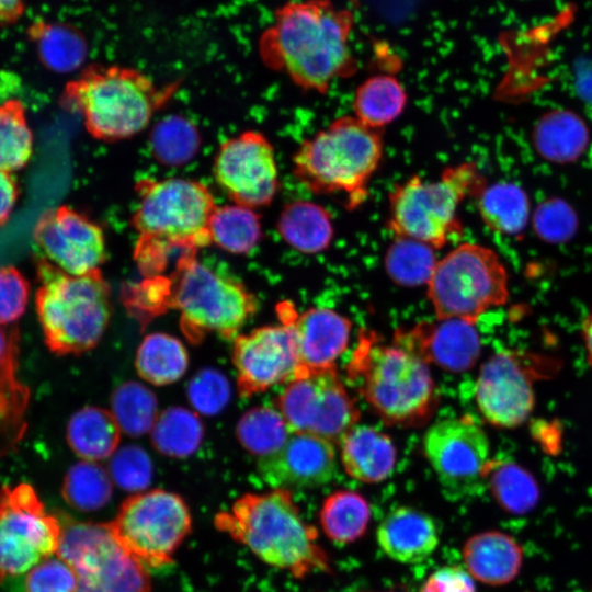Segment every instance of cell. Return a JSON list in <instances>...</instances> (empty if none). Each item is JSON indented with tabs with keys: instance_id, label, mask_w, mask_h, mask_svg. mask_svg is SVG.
Masks as SVG:
<instances>
[{
	"instance_id": "cell-34",
	"label": "cell",
	"mask_w": 592,
	"mask_h": 592,
	"mask_svg": "<svg viewBox=\"0 0 592 592\" xmlns=\"http://www.w3.org/2000/svg\"><path fill=\"white\" fill-rule=\"evenodd\" d=\"M189 365L187 352L180 340L166 333L148 334L136 353L138 374L155 385L180 379Z\"/></svg>"
},
{
	"instance_id": "cell-2",
	"label": "cell",
	"mask_w": 592,
	"mask_h": 592,
	"mask_svg": "<svg viewBox=\"0 0 592 592\" xmlns=\"http://www.w3.org/2000/svg\"><path fill=\"white\" fill-rule=\"evenodd\" d=\"M132 225L138 237L135 260L146 276H157L169 259L197 254L212 243L210 221L218 207L202 182L183 179H143Z\"/></svg>"
},
{
	"instance_id": "cell-45",
	"label": "cell",
	"mask_w": 592,
	"mask_h": 592,
	"mask_svg": "<svg viewBox=\"0 0 592 592\" xmlns=\"http://www.w3.org/2000/svg\"><path fill=\"white\" fill-rule=\"evenodd\" d=\"M109 467L111 479L122 489L139 491L151 481L150 457L138 446L128 445L115 451Z\"/></svg>"
},
{
	"instance_id": "cell-6",
	"label": "cell",
	"mask_w": 592,
	"mask_h": 592,
	"mask_svg": "<svg viewBox=\"0 0 592 592\" xmlns=\"http://www.w3.org/2000/svg\"><path fill=\"white\" fill-rule=\"evenodd\" d=\"M349 379L374 411L391 424L412 425L434 409L436 390L428 364L398 344L364 334L348 365Z\"/></svg>"
},
{
	"instance_id": "cell-35",
	"label": "cell",
	"mask_w": 592,
	"mask_h": 592,
	"mask_svg": "<svg viewBox=\"0 0 592 592\" xmlns=\"http://www.w3.org/2000/svg\"><path fill=\"white\" fill-rule=\"evenodd\" d=\"M371 509L360 493L339 490L322 503L320 523L325 534L337 544L355 542L366 532Z\"/></svg>"
},
{
	"instance_id": "cell-29",
	"label": "cell",
	"mask_w": 592,
	"mask_h": 592,
	"mask_svg": "<svg viewBox=\"0 0 592 592\" xmlns=\"http://www.w3.org/2000/svg\"><path fill=\"white\" fill-rule=\"evenodd\" d=\"M475 198L479 216L491 231L522 237L531 216V202L524 189L514 182L499 181L486 184Z\"/></svg>"
},
{
	"instance_id": "cell-3",
	"label": "cell",
	"mask_w": 592,
	"mask_h": 592,
	"mask_svg": "<svg viewBox=\"0 0 592 592\" xmlns=\"http://www.w3.org/2000/svg\"><path fill=\"white\" fill-rule=\"evenodd\" d=\"M214 525L266 565L295 578L330 571L316 528L304 521L288 489L246 493L229 510L218 512Z\"/></svg>"
},
{
	"instance_id": "cell-19",
	"label": "cell",
	"mask_w": 592,
	"mask_h": 592,
	"mask_svg": "<svg viewBox=\"0 0 592 592\" xmlns=\"http://www.w3.org/2000/svg\"><path fill=\"white\" fill-rule=\"evenodd\" d=\"M476 402L492 425L513 429L533 411V382L522 361L512 352L490 356L481 366L476 384Z\"/></svg>"
},
{
	"instance_id": "cell-36",
	"label": "cell",
	"mask_w": 592,
	"mask_h": 592,
	"mask_svg": "<svg viewBox=\"0 0 592 592\" xmlns=\"http://www.w3.org/2000/svg\"><path fill=\"white\" fill-rule=\"evenodd\" d=\"M210 239L220 249L246 254L262 238L260 215L252 208L232 204L217 207L210 221Z\"/></svg>"
},
{
	"instance_id": "cell-5",
	"label": "cell",
	"mask_w": 592,
	"mask_h": 592,
	"mask_svg": "<svg viewBox=\"0 0 592 592\" xmlns=\"http://www.w3.org/2000/svg\"><path fill=\"white\" fill-rule=\"evenodd\" d=\"M171 95L144 72L117 65H93L69 81L62 101L83 118L87 132L103 141L140 133Z\"/></svg>"
},
{
	"instance_id": "cell-26",
	"label": "cell",
	"mask_w": 592,
	"mask_h": 592,
	"mask_svg": "<svg viewBox=\"0 0 592 592\" xmlns=\"http://www.w3.org/2000/svg\"><path fill=\"white\" fill-rule=\"evenodd\" d=\"M340 449L345 473L363 482L385 480L396 464V447L391 439L368 425L352 426L342 436Z\"/></svg>"
},
{
	"instance_id": "cell-9",
	"label": "cell",
	"mask_w": 592,
	"mask_h": 592,
	"mask_svg": "<svg viewBox=\"0 0 592 592\" xmlns=\"http://www.w3.org/2000/svg\"><path fill=\"white\" fill-rule=\"evenodd\" d=\"M162 303L181 312L186 335L197 341L206 332L232 338L255 311L252 294L237 280L185 255L169 278H160Z\"/></svg>"
},
{
	"instance_id": "cell-40",
	"label": "cell",
	"mask_w": 592,
	"mask_h": 592,
	"mask_svg": "<svg viewBox=\"0 0 592 592\" xmlns=\"http://www.w3.org/2000/svg\"><path fill=\"white\" fill-rule=\"evenodd\" d=\"M111 409L119 430L130 436L151 431L158 418L156 396L136 382L124 383L115 389Z\"/></svg>"
},
{
	"instance_id": "cell-1",
	"label": "cell",
	"mask_w": 592,
	"mask_h": 592,
	"mask_svg": "<svg viewBox=\"0 0 592 592\" xmlns=\"http://www.w3.org/2000/svg\"><path fill=\"white\" fill-rule=\"evenodd\" d=\"M355 18L333 0H291L274 12L259 38L263 64L305 91L325 94L358 70L350 44Z\"/></svg>"
},
{
	"instance_id": "cell-21",
	"label": "cell",
	"mask_w": 592,
	"mask_h": 592,
	"mask_svg": "<svg viewBox=\"0 0 592 592\" xmlns=\"http://www.w3.org/2000/svg\"><path fill=\"white\" fill-rule=\"evenodd\" d=\"M396 344L421 357L426 364L460 373L477 362L481 345L475 323L463 319L421 322L408 331L398 330Z\"/></svg>"
},
{
	"instance_id": "cell-48",
	"label": "cell",
	"mask_w": 592,
	"mask_h": 592,
	"mask_svg": "<svg viewBox=\"0 0 592 592\" xmlns=\"http://www.w3.org/2000/svg\"><path fill=\"white\" fill-rule=\"evenodd\" d=\"M29 294V283L18 269L0 267V326H9L24 314Z\"/></svg>"
},
{
	"instance_id": "cell-15",
	"label": "cell",
	"mask_w": 592,
	"mask_h": 592,
	"mask_svg": "<svg viewBox=\"0 0 592 592\" xmlns=\"http://www.w3.org/2000/svg\"><path fill=\"white\" fill-rule=\"evenodd\" d=\"M277 407L292 433L312 434L331 443L340 442L360 415L334 367L291 380Z\"/></svg>"
},
{
	"instance_id": "cell-14",
	"label": "cell",
	"mask_w": 592,
	"mask_h": 592,
	"mask_svg": "<svg viewBox=\"0 0 592 592\" xmlns=\"http://www.w3.org/2000/svg\"><path fill=\"white\" fill-rule=\"evenodd\" d=\"M423 452L443 494L460 500L478 494L490 462V443L485 430L470 415L445 419L428 429Z\"/></svg>"
},
{
	"instance_id": "cell-49",
	"label": "cell",
	"mask_w": 592,
	"mask_h": 592,
	"mask_svg": "<svg viewBox=\"0 0 592 592\" xmlns=\"http://www.w3.org/2000/svg\"><path fill=\"white\" fill-rule=\"evenodd\" d=\"M420 592H476L471 576L462 567L447 566L434 571Z\"/></svg>"
},
{
	"instance_id": "cell-13",
	"label": "cell",
	"mask_w": 592,
	"mask_h": 592,
	"mask_svg": "<svg viewBox=\"0 0 592 592\" xmlns=\"http://www.w3.org/2000/svg\"><path fill=\"white\" fill-rule=\"evenodd\" d=\"M61 523L25 482L0 488V583L56 555Z\"/></svg>"
},
{
	"instance_id": "cell-17",
	"label": "cell",
	"mask_w": 592,
	"mask_h": 592,
	"mask_svg": "<svg viewBox=\"0 0 592 592\" xmlns=\"http://www.w3.org/2000/svg\"><path fill=\"white\" fill-rule=\"evenodd\" d=\"M281 325L257 328L239 335L234 344L232 360L239 390L243 396L295 379L303 374L293 312L284 305Z\"/></svg>"
},
{
	"instance_id": "cell-28",
	"label": "cell",
	"mask_w": 592,
	"mask_h": 592,
	"mask_svg": "<svg viewBox=\"0 0 592 592\" xmlns=\"http://www.w3.org/2000/svg\"><path fill=\"white\" fill-rule=\"evenodd\" d=\"M276 229L287 244L306 254L326 251L334 236L330 212L322 205L306 200H296L284 205Z\"/></svg>"
},
{
	"instance_id": "cell-44",
	"label": "cell",
	"mask_w": 592,
	"mask_h": 592,
	"mask_svg": "<svg viewBox=\"0 0 592 592\" xmlns=\"http://www.w3.org/2000/svg\"><path fill=\"white\" fill-rule=\"evenodd\" d=\"M535 235L547 243L570 241L579 227L574 208L561 197H550L536 206L532 214Z\"/></svg>"
},
{
	"instance_id": "cell-7",
	"label": "cell",
	"mask_w": 592,
	"mask_h": 592,
	"mask_svg": "<svg viewBox=\"0 0 592 592\" xmlns=\"http://www.w3.org/2000/svg\"><path fill=\"white\" fill-rule=\"evenodd\" d=\"M37 276L35 308L48 349L57 355L92 349L111 316L109 285L101 270L70 275L43 258Z\"/></svg>"
},
{
	"instance_id": "cell-42",
	"label": "cell",
	"mask_w": 592,
	"mask_h": 592,
	"mask_svg": "<svg viewBox=\"0 0 592 592\" xmlns=\"http://www.w3.org/2000/svg\"><path fill=\"white\" fill-rule=\"evenodd\" d=\"M196 126L183 116L170 115L156 124L150 134L152 156L162 164L181 166L198 151Z\"/></svg>"
},
{
	"instance_id": "cell-11",
	"label": "cell",
	"mask_w": 592,
	"mask_h": 592,
	"mask_svg": "<svg viewBox=\"0 0 592 592\" xmlns=\"http://www.w3.org/2000/svg\"><path fill=\"white\" fill-rule=\"evenodd\" d=\"M116 543L145 567L170 565L192 530V516L178 494L155 489L127 498L111 522Z\"/></svg>"
},
{
	"instance_id": "cell-16",
	"label": "cell",
	"mask_w": 592,
	"mask_h": 592,
	"mask_svg": "<svg viewBox=\"0 0 592 592\" xmlns=\"http://www.w3.org/2000/svg\"><path fill=\"white\" fill-rule=\"evenodd\" d=\"M214 175L234 204L252 209L270 205L280 189L274 148L255 130L243 132L220 145Z\"/></svg>"
},
{
	"instance_id": "cell-27",
	"label": "cell",
	"mask_w": 592,
	"mask_h": 592,
	"mask_svg": "<svg viewBox=\"0 0 592 592\" xmlns=\"http://www.w3.org/2000/svg\"><path fill=\"white\" fill-rule=\"evenodd\" d=\"M535 151L544 160L556 164L577 161L590 143V130L584 119L568 109L544 113L531 134Z\"/></svg>"
},
{
	"instance_id": "cell-38",
	"label": "cell",
	"mask_w": 592,
	"mask_h": 592,
	"mask_svg": "<svg viewBox=\"0 0 592 592\" xmlns=\"http://www.w3.org/2000/svg\"><path fill=\"white\" fill-rule=\"evenodd\" d=\"M203 425L197 415L182 407L166 409L151 429L155 447L172 457H187L200 446Z\"/></svg>"
},
{
	"instance_id": "cell-51",
	"label": "cell",
	"mask_w": 592,
	"mask_h": 592,
	"mask_svg": "<svg viewBox=\"0 0 592 592\" xmlns=\"http://www.w3.org/2000/svg\"><path fill=\"white\" fill-rule=\"evenodd\" d=\"M23 0H0V24L11 23L23 13Z\"/></svg>"
},
{
	"instance_id": "cell-24",
	"label": "cell",
	"mask_w": 592,
	"mask_h": 592,
	"mask_svg": "<svg viewBox=\"0 0 592 592\" xmlns=\"http://www.w3.org/2000/svg\"><path fill=\"white\" fill-rule=\"evenodd\" d=\"M440 540L436 522L429 514L408 506L389 513L377 530V542L391 559L415 563L428 558Z\"/></svg>"
},
{
	"instance_id": "cell-43",
	"label": "cell",
	"mask_w": 592,
	"mask_h": 592,
	"mask_svg": "<svg viewBox=\"0 0 592 592\" xmlns=\"http://www.w3.org/2000/svg\"><path fill=\"white\" fill-rule=\"evenodd\" d=\"M33 136L23 104L9 100L0 104V172L23 168L32 156Z\"/></svg>"
},
{
	"instance_id": "cell-33",
	"label": "cell",
	"mask_w": 592,
	"mask_h": 592,
	"mask_svg": "<svg viewBox=\"0 0 592 592\" xmlns=\"http://www.w3.org/2000/svg\"><path fill=\"white\" fill-rule=\"evenodd\" d=\"M487 485L497 503L508 513L523 515L539 500V488L530 471L504 459H490L486 473Z\"/></svg>"
},
{
	"instance_id": "cell-46",
	"label": "cell",
	"mask_w": 592,
	"mask_h": 592,
	"mask_svg": "<svg viewBox=\"0 0 592 592\" xmlns=\"http://www.w3.org/2000/svg\"><path fill=\"white\" fill-rule=\"evenodd\" d=\"M187 397L198 412L214 415L229 401L230 386L227 378L215 369L198 372L187 385Z\"/></svg>"
},
{
	"instance_id": "cell-23",
	"label": "cell",
	"mask_w": 592,
	"mask_h": 592,
	"mask_svg": "<svg viewBox=\"0 0 592 592\" xmlns=\"http://www.w3.org/2000/svg\"><path fill=\"white\" fill-rule=\"evenodd\" d=\"M19 330L0 326V458L13 452L26 428L30 388L18 376Z\"/></svg>"
},
{
	"instance_id": "cell-4",
	"label": "cell",
	"mask_w": 592,
	"mask_h": 592,
	"mask_svg": "<svg viewBox=\"0 0 592 592\" xmlns=\"http://www.w3.org/2000/svg\"><path fill=\"white\" fill-rule=\"evenodd\" d=\"M383 155L382 130L344 115L301 141L293 155V174L314 194L342 195L353 210L366 201Z\"/></svg>"
},
{
	"instance_id": "cell-20",
	"label": "cell",
	"mask_w": 592,
	"mask_h": 592,
	"mask_svg": "<svg viewBox=\"0 0 592 592\" xmlns=\"http://www.w3.org/2000/svg\"><path fill=\"white\" fill-rule=\"evenodd\" d=\"M262 478L275 488H316L335 473L333 443L307 433H292L274 454L259 463Z\"/></svg>"
},
{
	"instance_id": "cell-50",
	"label": "cell",
	"mask_w": 592,
	"mask_h": 592,
	"mask_svg": "<svg viewBox=\"0 0 592 592\" xmlns=\"http://www.w3.org/2000/svg\"><path fill=\"white\" fill-rule=\"evenodd\" d=\"M19 196V187L11 173L0 172V226L10 217Z\"/></svg>"
},
{
	"instance_id": "cell-39",
	"label": "cell",
	"mask_w": 592,
	"mask_h": 592,
	"mask_svg": "<svg viewBox=\"0 0 592 592\" xmlns=\"http://www.w3.org/2000/svg\"><path fill=\"white\" fill-rule=\"evenodd\" d=\"M236 432L247 451L262 457L276 453L292 434L280 410L267 406L246 412Z\"/></svg>"
},
{
	"instance_id": "cell-41",
	"label": "cell",
	"mask_w": 592,
	"mask_h": 592,
	"mask_svg": "<svg viewBox=\"0 0 592 592\" xmlns=\"http://www.w3.org/2000/svg\"><path fill=\"white\" fill-rule=\"evenodd\" d=\"M112 479L109 473L95 462L81 460L69 468L61 494L66 502L80 511H95L103 508L112 497Z\"/></svg>"
},
{
	"instance_id": "cell-47",
	"label": "cell",
	"mask_w": 592,
	"mask_h": 592,
	"mask_svg": "<svg viewBox=\"0 0 592 592\" xmlns=\"http://www.w3.org/2000/svg\"><path fill=\"white\" fill-rule=\"evenodd\" d=\"M25 592H77L73 568L54 555L33 567L25 578Z\"/></svg>"
},
{
	"instance_id": "cell-37",
	"label": "cell",
	"mask_w": 592,
	"mask_h": 592,
	"mask_svg": "<svg viewBox=\"0 0 592 592\" xmlns=\"http://www.w3.org/2000/svg\"><path fill=\"white\" fill-rule=\"evenodd\" d=\"M435 251L421 241L395 237L385 253L384 266L388 276L398 285H428L439 261Z\"/></svg>"
},
{
	"instance_id": "cell-8",
	"label": "cell",
	"mask_w": 592,
	"mask_h": 592,
	"mask_svg": "<svg viewBox=\"0 0 592 592\" xmlns=\"http://www.w3.org/2000/svg\"><path fill=\"white\" fill-rule=\"evenodd\" d=\"M486 184L478 166L470 161L445 168L433 181L412 175L395 185L388 196L387 227L395 237L439 250L462 235L458 208Z\"/></svg>"
},
{
	"instance_id": "cell-10",
	"label": "cell",
	"mask_w": 592,
	"mask_h": 592,
	"mask_svg": "<svg viewBox=\"0 0 592 592\" xmlns=\"http://www.w3.org/2000/svg\"><path fill=\"white\" fill-rule=\"evenodd\" d=\"M428 297L437 318L475 323L485 311L506 303L509 274L491 248L459 243L437 261Z\"/></svg>"
},
{
	"instance_id": "cell-12",
	"label": "cell",
	"mask_w": 592,
	"mask_h": 592,
	"mask_svg": "<svg viewBox=\"0 0 592 592\" xmlns=\"http://www.w3.org/2000/svg\"><path fill=\"white\" fill-rule=\"evenodd\" d=\"M56 555L78 578L77 592H151L147 569L114 539L107 523L61 524Z\"/></svg>"
},
{
	"instance_id": "cell-22",
	"label": "cell",
	"mask_w": 592,
	"mask_h": 592,
	"mask_svg": "<svg viewBox=\"0 0 592 592\" xmlns=\"http://www.w3.org/2000/svg\"><path fill=\"white\" fill-rule=\"evenodd\" d=\"M292 322L303 374L334 367L348 346L351 321L329 308H310L293 315Z\"/></svg>"
},
{
	"instance_id": "cell-30",
	"label": "cell",
	"mask_w": 592,
	"mask_h": 592,
	"mask_svg": "<svg viewBox=\"0 0 592 592\" xmlns=\"http://www.w3.org/2000/svg\"><path fill=\"white\" fill-rule=\"evenodd\" d=\"M407 103L408 94L401 81L392 75L378 73L356 88L352 107L360 122L382 130L402 114Z\"/></svg>"
},
{
	"instance_id": "cell-18",
	"label": "cell",
	"mask_w": 592,
	"mask_h": 592,
	"mask_svg": "<svg viewBox=\"0 0 592 592\" xmlns=\"http://www.w3.org/2000/svg\"><path fill=\"white\" fill-rule=\"evenodd\" d=\"M34 240L45 260L70 275L98 271L106 259L102 228L68 206L44 214L35 226Z\"/></svg>"
},
{
	"instance_id": "cell-32",
	"label": "cell",
	"mask_w": 592,
	"mask_h": 592,
	"mask_svg": "<svg viewBox=\"0 0 592 592\" xmlns=\"http://www.w3.org/2000/svg\"><path fill=\"white\" fill-rule=\"evenodd\" d=\"M29 33L42 62L56 72L73 71L87 57V41L80 30L70 24L37 21Z\"/></svg>"
},
{
	"instance_id": "cell-25",
	"label": "cell",
	"mask_w": 592,
	"mask_h": 592,
	"mask_svg": "<svg viewBox=\"0 0 592 592\" xmlns=\"http://www.w3.org/2000/svg\"><path fill=\"white\" fill-rule=\"evenodd\" d=\"M463 558L470 574L480 582L504 585L519 574L523 549L512 536L499 531H487L471 536L465 543Z\"/></svg>"
},
{
	"instance_id": "cell-52",
	"label": "cell",
	"mask_w": 592,
	"mask_h": 592,
	"mask_svg": "<svg viewBox=\"0 0 592 592\" xmlns=\"http://www.w3.org/2000/svg\"><path fill=\"white\" fill-rule=\"evenodd\" d=\"M581 335L584 343L588 361L592 365V311L589 312L582 321Z\"/></svg>"
},
{
	"instance_id": "cell-31",
	"label": "cell",
	"mask_w": 592,
	"mask_h": 592,
	"mask_svg": "<svg viewBox=\"0 0 592 592\" xmlns=\"http://www.w3.org/2000/svg\"><path fill=\"white\" fill-rule=\"evenodd\" d=\"M121 430L110 411L96 407L78 410L68 421V445L83 460L98 462L112 456Z\"/></svg>"
}]
</instances>
